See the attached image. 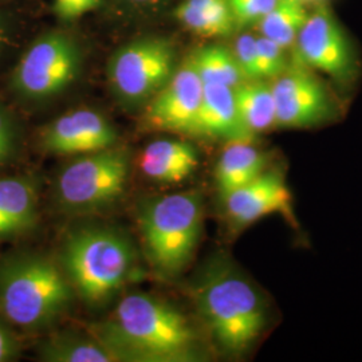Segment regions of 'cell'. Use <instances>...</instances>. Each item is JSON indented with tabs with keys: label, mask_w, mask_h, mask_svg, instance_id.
<instances>
[{
	"label": "cell",
	"mask_w": 362,
	"mask_h": 362,
	"mask_svg": "<svg viewBox=\"0 0 362 362\" xmlns=\"http://www.w3.org/2000/svg\"><path fill=\"white\" fill-rule=\"evenodd\" d=\"M119 361L180 362L194 356V333L187 318L168 302L148 294H130L112 318L94 327Z\"/></svg>",
	"instance_id": "6da1fadb"
},
{
	"label": "cell",
	"mask_w": 362,
	"mask_h": 362,
	"mask_svg": "<svg viewBox=\"0 0 362 362\" xmlns=\"http://www.w3.org/2000/svg\"><path fill=\"white\" fill-rule=\"evenodd\" d=\"M197 310L220 349L240 356L267 325V310L255 286L227 259L209 262L194 287Z\"/></svg>",
	"instance_id": "7a4b0ae2"
},
{
	"label": "cell",
	"mask_w": 362,
	"mask_h": 362,
	"mask_svg": "<svg viewBox=\"0 0 362 362\" xmlns=\"http://www.w3.org/2000/svg\"><path fill=\"white\" fill-rule=\"evenodd\" d=\"M74 288L64 269L38 254L0 260V315L23 330H40L59 320L73 303Z\"/></svg>",
	"instance_id": "3957f363"
},
{
	"label": "cell",
	"mask_w": 362,
	"mask_h": 362,
	"mask_svg": "<svg viewBox=\"0 0 362 362\" xmlns=\"http://www.w3.org/2000/svg\"><path fill=\"white\" fill-rule=\"evenodd\" d=\"M133 250L116 230L83 227L66 239L62 269L78 297L90 308H103L127 284L136 262Z\"/></svg>",
	"instance_id": "277c9868"
},
{
	"label": "cell",
	"mask_w": 362,
	"mask_h": 362,
	"mask_svg": "<svg viewBox=\"0 0 362 362\" xmlns=\"http://www.w3.org/2000/svg\"><path fill=\"white\" fill-rule=\"evenodd\" d=\"M203 199L194 191L144 202L139 224L146 254L164 275L180 274L192 260L203 231Z\"/></svg>",
	"instance_id": "5b68a950"
},
{
	"label": "cell",
	"mask_w": 362,
	"mask_h": 362,
	"mask_svg": "<svg viewBox=\"0 0 362 362\" xmlns=\"http://www.w3.org/2000/svg\"><path fill=\"white\" fill-rule=\"evenodd\" d=\"M129 153L107 148L81 156L59 173L55 196L69 214H90L113 204L129 177Z\"/></svg>",
	"instance_id": "8992f818"
},
{
	"label": "cell",
	"mask_w": 362,
	"mask_h": 362,
	"mask_svg": "<svg viewBox=\"0 0 362 362\" xmlns=\"http://www.w3.org/2000/svg\"><path fill=\"white\" fill-rule=\"evenodd\" d=\"M176 71V50L163 37L136 39L119 47L107 64V79L124 105L151 101Z\"/></svg>",
	"instance_id": "52a82bcc"
},
{
	"label": "cell",
	"mask_w": 362,
	"mask_h": 362,
	"mask_svg": "<svg viewBox=\"0 0 362 362\" xmlns=\"http://www.w3.org/2000/svg\"><path fill=\"white\" fill-rule=\"evenodd\" d=\"M82 55L65 33H49L22 55L13 74V88L27 100H47L67 89L78 77Z\"/></svg>",
	"instance_id": "ba28073f"
},
{
	"label": "cell",
	"mask_w": 362,
	"mask_h": 362,
	"mask_svg": "<svg viewBox=\"0 0 362 362\" xmlns=\"http://www.w3.org/2000/svg\"><path fill=\"white\" fill-rule=\"evenodd\" d=\"M272 89L278 128H313L336 116L330 93L303 67L285 70Z\"/></svg>",
	"instance_id": "9c48e42d"
},
{
	"label": "cell",
	"mask_w": 362,
	"mask_h": 362,
	"mask_svg": "<svg viewBox=\"0 0 362 362\" xmlns=\"http://www.w3.org/2000/svg\"><path fill=\"white\" fill-rule=\"evenodd\" d=\"M203 91L204 83L188 58L151 100L146 121L157 129L196 134Z\"/></svg>",
	"instance_id": "30bf717a"
},
{
	"label": "cell",
	"mask_w": 362,
	"mask_h": 362,
	"mask_svg": "<svg viewBox=\"0 0 362 362\" xmlns=\"http://www.w3.org/2000/svg\"><path fill=\"white\" fill-rule=\"evenodd\" d=\"M298 54L305 65L344 81L351 76L353 54L336 18L326 6L310 13L297 39Z\"/></svg>",
	"instance_id": "8fae6325"
},
{
	"label": "cell",
	"mask_w": 362,
	"mask_h": 362,
	"mask_svg": "<svg viewBox=\"0 0 362 362\" xmlns=\"http://www.w3.org/2000/svg\"><path fill=\"white\" fill-rule=\"evenodd\" d=\"M117 132L106 117L79 109L57 118L40 134V146L57 156L89 155L115 146Z\"/></svg>",
	"instance_id": "7c38bea8"
},
{
	"label": "cell",
	"mask_w": 362,
	"mask_h": 362,
	"mask_svg": "<svg viewBox=\"0 0 362 362\" xmlns=\"http://www.w3.org/2000/svg\"><path fill=\"white\" fill-rule=\"evenodd\" d=\"M227 218L233 228L243 230L272 214H284L291 218V194L284 173L278 169H266L258 177L247 182L224 200Z\"/></svg>",
	"instance_id": "4fadbf2b"
},
{
	"label": "cell",
	"mask_w": 362,
	"mask_h": 362,
	"mask_svg": "<svg viewBox=\"0 0 362 362\" xmlns=\"http://www.w3.org/2000/svg\"><path fill=\"white\" fill-rule=\"evenodd\" d=\"M38 182L30 176L0 179V242L35 228L39 218Z\"/></svg>",
	"instance_id": "5bb4252c"
},
{
	"label": "cell",
	"mask_w": 362,
	"mask_h": 362,
	"mask_svg": "<svg viewBox=\"0 0 362 362\" xmlns=\"http://www.w3.org/2000/svg\"><path fill=\"white\" fill-rule=\"evenodd\" d=\"M196 134L233 141H251L236 106L235 89L224 85H204Z\"/></svg>",
	"instance_id": "9a60e30c"
},
{
	"label": "cell",
	"mask_w": 362,
	"mask_h": 362,
	"mask_svg": "<svg viewBox=\"0 0 362 362\" xmlns=\"http://www.w3.org/2000/svg\"><path fill=\"white\" fill-rule=\"evenodd\" d=\"M144 175L160 182H180L192 175L197 152L191 144L179 140H156L143 151L139 160Z\"/></svg>",
	"instance_id": "2e32d148"
},
{
	"label": "cell",
	"mask_w": 362,
	"mask_h": 362,
	"mask_svg": "<svg viewBox=\"0 0 362 362\" xmlns=\"http://www.w3.org/2000/svg\"><path fill=\"white\" fill-rule=\"evenodd\" d=\"M267 160L263 152L248 141H233L223 151L216 165V185L221 200L266 170Z\"/></svg>",
	"instance_id": "e0dca14e"
},
{
	"label": "cell",
	"mask_w": 362,
	"mask_h": 362,
	"mask_svg": "<svg viewBox=\"0 0 362 362\" xmlns=\"http://www.w3.org/2000/svg\"><path fill=\"white\" fill-rule=\"evenodd\" d=\"M175 16L187 30L204 38L228 37L236 26L228 0H184Z\"/></svg>",
	"instance_id": "ac0fdd59"
},
{
	"label": "cell",
	"mask_w": 362,
	"mask_h": 362,
	"mask_svg": "<svg viewBox=\"0 0 362 362\" xmlns=\"http://www.w3.org/2000/svg\"><path fill=\"white\" fill-rule=\"evenodd\" d=\"M39 357L49 362H118L113 350L97 336L58 333L42 344Z\"/></svg>",
	"instance_id": "d6986e66"
},
{
	"label": "cell",
	"mask_w": 362,
	"mask_h": 362,
	"mask_svg": "<svg viewBox=\"0 0 362 362\" xmlns=\"http://www.w3.org/2000/svg\"><path fill=\"white\" fill-rule=\"evenodd\" d=\"M235 98L240 119L252 136L276 127V107L270 85L260 79L242 82L235 88Z\"/></svg>",
	"instance_id": "ffe728a7"
},
{
	"label": "cell",
	"mask_w": 362,
	"mask_h": 362,
	"mask_svg": "<svg viewBox=\"0 0 362 362\" xmlns=\"http://www.w3.org/2000/svg\"><path fill=\"white\" fill-rule=\"evenodd\" d=\"M308 16L303 1L278 0L272 11L259 22L262 37L287 49L296 42Z\"/></svg>",
	"instance_id": "44dd1931"
},
{
	"label": "cell",
	"mask_w": 362,
	"mask_h": 362,
	"mask_svg": "<svg viewBox=\"0 0 362 362\" xmlns=\"http://www.w3.org/2000/svg\"><path fill=\"white\" fill-rule=\"evenodd\" d=\"M189 58L204 85H224L235 89L245 79L235 55L223 46L202 47Z\"/></svg>",
	"instance_id": "7402d4cb"
},
{
	"label": "cell",
	"mask_w": 362,
	"mask_h": 362,
	"mask_svg": "<svg viewBox=\"0 0 362 362\" xmlns=\"http://www.w3.org/2000/svg\"><path fill=\"white\" fill-rule=\"evenodd\" d=\"M259 79L281 76L286 70L285 49L270 39L257 38Z\"/></svg>",
	"instance_id": "603a6c76"
},
{
	"label": "cell",
	"mask_w": 362,
	"mask_h": 362,
	"mask_svg": "<svg viewBox=\"0 0 362 362\" xmlns=\"http://www.w3.org/2000/svg\"><path fill=\"white\" fill-rule=\"evenodd\" d=\"M238 26L259 23L272 11L278 0H228Z\"/></svg>",
	"instance_id": "cb8c5ba5"
},
{
	"label": "cell",
	"mask_w": 362,
	"mask_h": 362,
	"mask_svg": "<svg viewBox=\"0 0 362 362\" xmlns=\"http://www.w3.org/2000/svg\"><path fill=\"white\" fill-rule=\"evenodd\" d=\"M235 58L240 67V71L245 79L257 81L259 79L258 66H257V38L243 34L236 39L235 43Z\"/></svg>",
	"instance_id": "d4e9b609"
},
{
	"label": "cell",
	"mask_w": 362,
	"mask_h": 362,
	"mask_svg": "<svg viewBox=\"0 0 362 362\" xmlns=\"http://www.w3.org/2000/svg\"><path fill=\"white\" fill-rule=\"evenodd\" d=\"M104 0H54V13L64 21H74L103 6Z\"/></svg>",
	"instance_id": "484cf974"
},
{
	"label": "cell",
	"mask_w": 362,
	"mask_h": 362,
	"mask_svg": "<svg viewBox=\"0 0 362 362\" xmlns=\"http://www.w3.org/2000/svg\"><path fill=\"white\" fill-rule=\"evenodd\" d=\"M16 129L13 118L7 110L0 106V165L6 163L15 151Z\"/></svg>",
	"instance_id": "4316f807"
},
{
	"label": "cell",
	"mask_w": 362,
	"mask_h": 362,
	"mask_svg": "<svg viewBox=\"0 0 362 362\" xmlns=\"http://www.w3.org/2000/svg\"><path fill=\"white\" fill-rule=\"evenodd\" d=\"M8 325L0 315V362L16 360L21 351L19 342Z\"/></svg>",
	"instance_id": "83f0119b"
},
{
	"label": "cell",
	"mask_w": 362,
	"mask_h": 362,
	"mask_svg": "<svg viewBox=\"0 0 362 362\" xmlns=\"http://www.w3.org/2000/svg\"><path fill=\"white\" fill-rule=\"evenodd\" d=\"M121 1L133 8H152L167 0H121Z\"/></svg>",
	"instance_id": "f1b7e54d"
},
{
	"label": "cell",
	"mask_w": 362,
	"mask_h": 362,
	"mask_svg": "<svg viewBox=\"0 0 362 362\" xmlns=\"http://www.w3.org/2000/svg\"><path fill=\"white\" fill-rule=\"evenodd\" d=\"M7 43H8L7 30L4 28V26L1 25V22H0V55H1V52L4 50V47H6Z\"/></svg>",
	"instance_id": "f546056e"
},
{
	"label": "cell",
	"mask_w": 362,
	"mask_h": 362,
	"mask_svg": "<svg viewBox=\"0 0 362 362\" xmlns=\"http://www.w3.org/2000/svg\"><path fill=\"white\" fill-rule=\"evenodd\" d=\"M303 3H314V1H322V0H300Z\"/></svg>",
	"instance_id": "4dcf8cb0"
}]
</instances>
